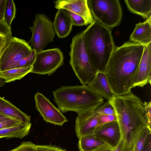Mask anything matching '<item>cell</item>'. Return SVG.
I'll list each match as a JSON object with an SVG mask.
<instances>
[{"mask_svg":"<svg viewBox=\"0 0 151 151\" xmlns=\"http://www.w3.org/2000/svg\"><path fill=\"white\" fill-rule=\"evenodd\" d=\"M145 47L128 41L116 46L105 72L111 90L115 95L121 96L131 91L134 78Z\"/></svg>","mask_w":151,"mask_h":151,"instance_id":"6da1fadb","label":"cell"},{"mask_svg":"<svg viewBox=\"0 0 151 151\" xmlns=\"http://www.w3.org/2000/svg\"><path fill=\"white\" fill-rule=\"evenodd\" d=\"M21 122H22L14 119L0 122V129L13 127L18 124Z\"/></svg>","mask_w":151,"mask_h":151,"instance_id":"f546056e","label":"cell"},{"mask_svg":"<svg viewBox=\"0 0 151 151\" xmlns=\"http://www.w3.org/2000/svg\"><path fill=\"white\" fill-rule=\"evenodd\" d=\"M94 111L78 114L75 121V131L78 139L82 136L94 134L99 125V115Z\"/></svg>","mask_w":151,"mask_h":151,"instance_id":"5bb4252c","label":"cell"},{"mask_svg":"<svg viewBox=\"0 0 151 151\" xmlns=\"http://www.w3.org/2000/svg\"><path fill=\"white\" fill-rule=\"evenodd\" d=\"M129 40L144 47L151 42V16L144 22L135 24L134 29L129 37Z\"/></svg>","mask_w":151,"mask_h":151,"instance_id":"e0dca14e","label":"cell"},{"mask_svg":"<svg viewBox=\"0 0 151 151\" xmlns=\"http://www.w3.org/2000/svg\"><path fill=\"white\" fill-rule=\"evenodd\" d=\"M113 151H129V150L125 141L122 139Z\"/></svg>","mask_w":151,"mask_h":151,"instance_id":"e575fe53","label":"cell"},{"mask_svg":"<svg viewBox=\"0 0 151 151\" xmlns=\"http://www.w3.org/2000/svg\"><path fill=\"white\" fill-rule=\"evenodd\" d=\"M0 114L7 116L22 122H30V118L28 115L12 103L0 96Z\"/></svg>","mask_w":151,"mask_h":151,"instance_id":"ac0fdd59","label":"cell"},{"mask_svg":"<svg viewBox=\"0 0 151 151\" xmlns=\"http://www.w3.org/2000/svg\"><path fill=\"white\" fill-rule=\"evenodd\" d=\"M6 1L7 0H0V22L4 23V16Z\"/></svg>","mask_w":151,"mask_h":151,"instance_id":"836d02e7","label":"cell"},{"mask_svg":"<svg viewBox=\"0 0 151 151\" xmlns=\"http://www.w3.org/2000/svg\"><path fill=\"white\" fill-rule=\"evenodd\" d=\"M16 14V8L12 0H7L4 16L5 24L11 27L12 23L15 19Z\"/></svg>","mask_w":151,"mask_h":151,"instance_id":"603a6c76","label":"cell"},{"mask_svg":"<svg viewBox=\"0 0 151 151\" xmlns=\"http://www.w3.org/2000/svg\"><path fill=\"white\" fill-rule=\"evenodd\" d=\"M36 109L45 121L55 125L62 126L68 120L61 112L41 93L35 95Z\"/></svg>","mask_w":151,"mask_h":151,"instance_id":"30bf717a","label":"cell"},{"mask_svg":"<svg viewBox=\"0 0 151 151\" xmlns=\"http://www.w3.org/2000/svg\"><path fill=\"white\" fill-rule=\"evenodd\" d=\"M66 10L67 13L70 17L73 26L86 25L85 21L82 17L70 11Z\"/></svg>","mask_w":151,"mask_h":151,"instance_id":"83f0119b","label":"cell"},{"mask_svg":"<svg viewBox=\"0 0 151 151\" xmlns=\"http://www.w3.org/2000/svg\"><path fill=\"white\" fill-rule=\"evenodd\" d=\"M94 134L113 148L117 147L122 139L117 121L98 125Z\"/></svg>","mask_w":151,"mask_h":151,"instance_id":"4fadbf2b","label":"cell"},{"mask_svg":"<svg viewBox=\"0 0 151 151\" xmlns=\"http://www.w3.org/2000/svg\"><path fill=\"white\" fill-rule=\"evenodd\" d=\"M84 30L74 36L70 45V64L82 85H86L97 72L90 62L85 48Z\"/></svg>","mask_w":151,"mask_h":151,"instance_id":"5b68a950","label":"cell"},{"mask_svg":"<svg viewBox=\"0 0 151 151\" xmlns=\"http://www.w3.org/2000/svg\"><path fill=\"white\" fill-rule=\"evenodd\" d=\"M99 125L102 124L112 121H117L116 115H99Z\"/></svg>","mask_w":151,"mask_h":151,"instance_id":"4dcf8cb0","label":"cell"},{"mask_svg":"<svg viewBox=\"0 0 151 151\" xmlns=\"http://www.w3.org/2000/svg\"><path fill=\"white\" fill-rule=\"evenodd\" d=\"M31 125V122H21L13 127L0 129V138H22L28 135Z\"/></svg>","mask_w":151,"mask_h":151,"instance_id":"ffe728a7","label":"cell"},{"mask_svg":"<svg viewBox=\"0 0 151 151\" xmlns=\"http://www.w3.org/2000/svg\"><path fill=\"white\" fill-rule=\"evenodd\" d=\"M5 83L4 80L0 77V88L3 86Z\"/></svg>","mask_w":151,"mask_h":151,"instance_id":"60d3db41","label":"cell"},{"mask_svg":"<svg viewBox=\"0 0 151 151\" xmlns=\"http://www.w3.org/2000/svg\"><path fill=\"white\" fill-rule=\"evenodd\" d=\"M12 119H13L7 116L0 114V122H4Z\"/></svg>","mask_w":151,"mask_h":151,"instance_id":"f35d334b","label":"cell"},{"mask_svg":"<svg viewBox=\"0 0 151 151\" xmlns=\"http://www.w3.org/2000/svg\"><path fill=\"white\" fill-rule=\"evenodd\" d=\"M84 31V45L90 64L97 72L105 73L116 47L111 30L94 19Z\"/></svg>","mask_w":151,"mask_h":151,"instance_id":"3957f363","label":"cell"},{"mask_svg":"<svg viewBox=\"0 0 151 151\" xmlns=\"http://www.w3.org/2000/svg\"><path fill=\"white\" fill-rule=\"evenodd\" d=\"M33 49L23 39L12 37L0 59V72L14 68L22 59L30 54Z\"/></svg>","mask_w":151,"mask_h":151,"instance_id":"ba28073f","label":"cell"},{"mask_svg":"<svg viewBox=\"0 0 151 151\" xmlns=\"http://www.w3.org/2000/svg\"><path fill=\"white\" fill-rule=\"evenodd\" d=\"M36 146L30 141L23 142L19 146L9 151H35Z\"/></svg>","mask_w":151,"mask_h":151,"instance_id":"4316f807","label":"cell"},{"mask_svg":"<svg viewBox=\"0 0 151 151\" xmlns=\"http://www.w3.org/2000/svg\"><path fill=\"white\" fill-rule=\"evenodd\" d=\"M52 93L54 101L63 113L78 114L94 111L104 103V99L87 85L62 86Z\"/></svg>","mask_w":151,"mask_h":151,"instance_id":"277c9868","label":"cell"},{"mask_svg":"<svg viewBox=\"0 0 151 151\" xmlns=\"http://www.w3.org/2000/svg\"><path fill=\"white\" fill-rule=\"evenodd\" d=\"M78 139L79 151H93L101 147L109 146L94 134L82 136Z\"/></svg>","mask_w":151,"mask_h":151,"instance_id":"44dd1931","label":"cell"},{"mask_svg":"<svg viewBox=\"0 0 151 151\" xmlns=\"http://www.w3.org/2000/svg\"><path fill=\"white\" fill-rule=\"evenodd\" d=\"M53 24L55 33L60 38L68 36L73 26L70 17L66 10L62 9H58Z\"/></svg>","mask_w":151,"mask_h":151,"instance_id":"2e32d148","label":"cell"},{"mask_svg":"<svg viewBox=\"0 0 151 151\" xmlns=\"http://www.w3.org/2000/svg\"><path fill=\"white\" fill-rule=\"evenodd\" d=\"M114 150H112V151H113Z\"/></svg>","mask_w":151,"mask_h":151,"instance_id":"b9f144b4","label":"cell"},{"mask_svg":"<svg viewBox=\"0 0 151 151\" xmlns=\"http://www.w3.org/2000/svg\"><path fill=\"white\" fill-rule=\"evenodd\" d=\"M93 18L111 29L118 26L122 20V8L118 0H87Z\"/></svg>","mask_w":151,"mask_h":151,"instance_id":"8992f818","label":"cell"},{"mask_svg":"<svg viewBox=\"0 0 151 151\" xmlns=\"http://www.w3.org/2000/svg\"><path fill=\"white\" fill-rule=\"evenodd\" d=\"M0 34L10 38L13 37L11 27L1 22H0Z\"/></svg>","mask_w":151,"mask_h":151,"instance_id":"1f68e13d","label":"cell"},{"mask_svg":"<svg viewBox=\"0 0 151 151\" xmlns=\"http://www.w3.org/2000/svg\"><path fill=\"white\" fill-rule=\"evenodd\" d=\"M87 85L107 101H110L115 95L111 90L105 73L97 72Z\"/></svg>","mask_w":151,"mask_h":151,"instance_id":"9a60e30c","label":"cell"},{"mask_svg":"<svg viewBox=\"0 0 151 151\" xmlns=\"http://www.w3.org/2000/svg\"><path fill=\"white\" fill-rule=\"evenodd\" d=\"M12 38H8L0 47V59L4 50L7 46L9 41Z\"/></svg>","mask_w":151,"mask_h":151,"instance_id":"8d00e7d4","label":"cell"},{"mask_svg":"<svg viewBox=\"0 0 151 151\" xmlns=\"http://www.w3.org/2000/svg\"><path fill=\"white\" fill-rule=\"evenodd\" d=\"M114 148L109 146H106L101 147L93 151H112Z\"/></svg>","mask_w":151,"mask_h":151,"instance_id":"74e56055","label":"cell"},{"mask_svg":"<svg viewBox=\"0 0 151 151\" xmlns=\"http://www.w3.org/2000/svg\"><path fill=\"white\" fill-rule=\"evenodd\" d=\"M145 111L146 118L149 126L151 127V102H143Z\"/></svg>","mask_w":151,"mask_h":151,"instance_id":"d6a6232c","label":"cell"},{"mask_svg":"<svg viewBox=\"0 0 151 151\" xmlns=\"http://www.w3.org/2000/svg\"><path fill=\"white\" fill-rule=\"evenodd\" d=\"M36 54V52L33 49L31 53L21 60L14 68L32 66L35 59Z\"/></svg>","mask_w":151,"mask_h":151,"instance_id":"484cf974","label":"cell"},{"mask_svg":"<svg viewBox=\"0 0 151 151\" xmlns=\"http://www.w3.org/2000/svg\"><path fill=\"white\" fill-rule=\"evenodd\" d=\"M8 38L10 37L0 34V47Z\"/></svg>","mask_w":151,"mask_h":151,"instance_id":"ab89813d","label":"cell"},{"mask_svg":"<svg viewBox=\"0 0 151 151\" xmlns=\"http://www.w3.org/2000/svg\"><path fill=\"white\" fill-rule=\"evenodd\" d=\"M95 113L98 115H115L114 109L110 103L107 101L96 109Z\"/></svg>","mask_w":151,"mask_h":151,"instance_id":"d4e9b609","label":"cell"},{"mask_svg":"<svg viewBox=\"0 0 151 151\" xmlns=\"http://www.w3.org/2000/svg\"><path fill=\"white\" fill-rule=\"evenodd\" d=\"M141 151H151V134L148 137L144 147Z\"/></svg>","mask_w":151,"mask_h":151,"instance_id":"d590c367","label":"cell"},{"mask_svg":"<svg viewBox=\"0 0 151 151\" xmlns=\"http://www.w3.org/2000/svg\"><path fill=\"white\" fill-rule=\"evenodd\" d=\"M32 66L26 67L14 68L0 72V77L6 83L19 80L31 73Z\"/></svg>","mask_w":151,"mask_h":151,"instance_id":"7402d4cb","label":"cell"},{"mask_svg":"<svg viewBox=\"0 0 151 151\" xmlns=\"http://www.w3.org/2000/svg\"><path fill=\"white\" fill-rule=\"evenodd\" d=\"M63 60V53L58 48L37 52L31 73L51 75L62 65Z\"/></svg>","mask_w":151,"mask_h":151,"instance_id":"9c48e42d","label":"cell"},{"mask_svg":"<svg viewBox=\"0 0 151 151\" xmlns=\"http://www.w3.org/2000/svg\"><path fill=\"white\" fill-rule=\"evenodd\" d=\"M151 42L145 47L132 87H143L151 84Z\"/></svg>","mask_w":151,"mask_h":151,"instance_id":"8fae6325","label":"cell"},{"mask_svg":"<svg viewBox=\"0 0 151 151\" xmlns=\"http://www.w3.org/2000/svg\"><path fill=\"white\" fill-rule=\"evenodd\" d=\"M55 8L63 9L82 17L86 25L90 24L94 18L89 8L87 0H59L54 1Z\"/></svg>","mask_w":151,"mask_h":151,"instance_id":"7c38bea8","label":"cell"},{"mask_svg":"<svg viewBox=\"0 0 151 151\" xmlns=\"http://www.w3.org/2000/svg\"><path fill=\"white\" fill-rule=\"evenodd\" d=\"M151 134V127H145L138 137L133 151H141L143 149L149 136Z\"/></svg>","mask_w":151,"mask_h":151,"instance_id":"cb8c5ba5","label":"cell"},{"mask_svg":"<svg viewBox=\"0 0 151 151\" xmlns=\"http://www.w3.org/2000/svg\"><path fill=\"white\" fill-rule=\"evenodd\" d=\"M124 2L131 13L146 19L151 16V0H125Z\"/></svg>","mask_w":151,"mask_h":151,"instance_id":"d6986e66","label":"cell"},{"mask_svg":"<svg viewBox=\"0 0 151 151\" xmlns=\"http://www.w3.org/2000/svg\"><path fill=\"white\" fill-rule=\"evenodd\" d=\"M109 102L114 109L122 139L129 151H133L143 129L149 126L143 102L131 92L121 96L114 95Z\"/></svg>","mask_w":151,"mask_h":151,"instance_id":"7a4b0ae2","label":"cell"},{"mask_svg":"<svg viewBox=\"0 0 151 151\" xmlns=\"http://www.w3.org/2000/svg\"><path fill=\"white\" fill-rule=\"evenodd\" d=\"M29 28L32 35L28 42L36 52L43 50L53 41L55 33L53 22L44 14H36Z\"/></svg>","mask_w":151,"mask_h":151,"instance_id":"52a82bcc","label":"cell"},{"mask_svg":"<svg viewBox=\"0 0 151 151\" xmlns=\"http://www.w3.org/2000/svg\"><path fill=\"white\" fill-rule=\"evenodd\" d=\"M35 151H67L65 150L55 146L37 145Z\"/></svg>","mask_w":151,"mask_h":151,"instance_id":"f1b7e54d","label":"cell"}]
</instances>
